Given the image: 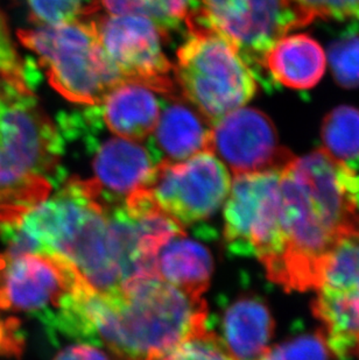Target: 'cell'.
I'll use <instances>...</instances> for the list:
<instances>
[{"mask_svg":"<svg viewBox=\"0 0 359 360\" xmlns=\"http://www.w3.org/2000/svg\"><path fill=\"white\" fill-rule=\"evenodd\" d=\"M76 340L106 347L115 360H149L208 330L207 303L152 274L99 292L89 283L65 300L51 323Z\"/></svg>","mask_w":359,"mask_h":360,"instance_id":"cell-1","label":"cell"},{"mask_svg":"<svg viewBox=\"0 0 359 360\" xmlns=\"http://www.w3.org/2000/svg\"><path fill=\"white\" fill-rule=\"evenodd\" d=\"M31 79L0 74V204L24 214L65 181V139L31 89Z\"/></svg>","mask_w":359,"mask_h":360,"instance_id":"cell-2","label":"cell"},{"mask_svg":"<svg viewBox=\"0 0 359 360\" xmlns=\"http://www.w3.org/2000/svg\"><path fill=\"white\" fill-rule=\"evenodd\" d=\"M187 38L177 53L174 77L183 97L211 125L241 109L258 91L251 65L214 28L186 20Z\"/></svg>","mask_w":359,"mask_h":360,"instance_id":"cell-3","label":"cell"},{"mask_svg":"<svg viewBox=\"0 0 359 360\" xmlns=\"http://www.w3.org/2000/svg\"><path fill=\"white\" fill-rule=\"evenodd\" d=\"M18 39L37 54L51 86L70 102L99 105L124 83L103 51L94 19L21 30Z\"/></svg>","mask_w":359,"mask_h":360,"instance_id":"cell-4","label":"cell"},{"mask_svg":"<svg viewBox=\"0 0 359 360\" xmlns=\"http://www.w3.org/2000/svg\"><path fill=\"white\" fill-rule=\"evenodd\" d=\"M280 172L237 174L224 205V238L234 255L256 257L263 266L282 253Z\"/></svg>","mask_w":359,"mask_h":360,"instance_id":"cell-5","label":"cell"},{"mask_svg":"<svg viewBox=\"0 0 359 360\" xmlns=\"http://www.w3.org/2000/svg\"><path fill=\"white\" fill-rule=\"evenodd\" d=\"M229 169L210 150L180 162L156 163L140 186L156 207L186 229L206 221L227 200Z\"/></svg>","mask_w":359,"mask_h":360,"instance_id":"cell-6","label":"cell"},{"mask_svg":"<svg viewBox=\"0 0 359 360\" xmlns=\"http://www.w3.org/2000/svg\"><path fill=\"white\" fill-rule=\"evenodd\" d=\"M99 42L122 82L138 83L160 95L181 94L174 65L163 51L166 32L141 15H101L94 19Z\"/></svg>","mask_w":359,"mask_h":360,"instance_id":"cell-7","label":"cell"},{"mask_svg":"<svg viewBox=\"0 0 359 360\" xmlns=\"http://www.w3.org/2000/svg\"><path fill=\"white\" fill-rule=\"evenodd\" d=\"M186 19L214 28L248 65H260L275 41L305 21L287 0H193Z\"/></svg>","mask_w":359,"mask_h":360,"instance_id":"cell-8","label":"cell"},{"mask_svg":"<svg viewBox=\"0 0 359 360\" xmlns=\"http://www.w3.org/2000/svg\"><path fill=\"white\" fill-rule=\"evenodd\" d=\"M88 283L58 255L7 250L0 255V309L44 315L49 324L65 300Z\"/></svg>","mask_w":359,"mask_h":360,"instance_id":"cell-9","label":"cell"},{"mask_svg":"<svg viewBox=\"0 0 359 360\" xmlns=\"http://www.w3.org/2000/svg\"><path fill=\"white\" fill-rule=\"evenodd\" d=\"M102 126L97 106H90L82 112L65 115L58 120V131L63 139L83 140L92 153L94 180L106 194L125 200L131 193L143 186L156 162L149 147L141 141L120 136L97 140Z\"/></svg>","mask_w":359,"mask_h":360,"instance_id":"cell-10","label":"cell"},{"mask_svg":"<svg viewBox=\"0 0 359 360\" xmlns=\"http://www.w3.org/2000/svg\"><path fill=\"white\" fill-rule=\"evenodd\" d=\"M210 152L234 175L282 170L294 157L279 143L272 120L245 106L213 124Z\"/></svg>","mask_w":359,"mask_h":360,"instance_id":"cell-11","label":"cell"},{"mask_svg":"<svg viewBox=\"0 0 359 360\" xmlns=\"http://www.w3.org/2000/svg\"><path fill=\"white\" fill-rule=\"evenodd\" d=\"M163 97L159 120L147 138L156 162H180L210 150L211 122L182 94Z\"/></svg>","mask_w":359,"mask_h":360,"instance_id":"cell-12","label":"cell"},{"mask_svg":"<svg viewBox=\"0 0 359 360\" xmlns=\"http://www.w3.org/2000/svg\"><path fill=\"white\" fill-rule=\"evenodd\" d=\"M99 117L113 136L143 141L156 127L161 111V99L152 89L124 82L112 89L99 104Z\"/></svg>","mask_w":359,"mask_h":360,"instance_id":"cell-13","label":"cell"},{"mask_svg":"<svg viewBox=\"0 0 359 360\" xmlns=\"http://www.w3.org/2000/svg\"><path fill=\"white\" fill-rule=\"evenodd\" d=\"M275 321L258 296H241L227 307L222 320V340L234 360H260L270 347Z\"/></svg>","mask_w":359,"mask_h":360,"instance_id":"cell-14","label":"cell"},{"mask_svg":"<svg viewBox=\"0 0 359 360\" xmlns=\"http://www.w3.org/2000/svg\"><path fill=\"white\" fill-rule=\"evenodd\" d=\"M260 65L279 84L293 90L314 88L325 75L322 46L307 34H286L272 44Z\"/></svg>","mask_w":359,"mask_h":360,"instance_id":"cell-15","label":"cell"},{"mask_svg":"<svg viewBox=\"0 0 359 360\" xmlns=\"http://www.w3.org/2000/svg\"><path fill=\"white\" fill-rule=\"evenodd\" d=\"M213 255L204 245L174 236L156 252L153 274L194 299H201L210 285Z\"/></svg>","mask_w":359,"mask_h":360,"instance_id":"cell-16","label":"cell"},{"mask_svg":"<svg viewBox=\"0 0 359 360\" xmlns=\"http://www.w3.org/2000/svg\"><path fill=\"white\" fill-rule=\"evenodd\" d=\"M313 313L322 323L323 333L335 357L359 360V295L317 290Z\"/></svg>","mask_w":359,"mask_h":360,"instance_id":"cell-17","label":"cell"},{"mask_svg":"<svg viewBox=\"0 0 359 360\" xmlns=\"http://www.w3.org/2000/svg\"><path fill=\"white\" fill-rule=\"evenodd\" d=\"M320 289L359 295V232L339 239L327 253Z\"/></svg>","mask_w":359,"mask_h":360,"instance_id":"cell-18","label":"cell"},{"mask_svg":"<svg viewBox=\"0 0 359 360\" xmlns=\"http://www.w3.org/2000/svg\"><path fill=\"white\" fill-rule=\"evenodd\" d=\"M325 150L343 162L359 161V109L343 105L327 115L321 129Z\"/></svg>","mask_w":359,"mask_h":360,"instance_id":"cell-19","label":"cell"},{"mask_svg":"<svg viewBox=\"0 0 359 360\" xmlns=\"http://www.w3.org/2000/svg\"><path fill=\"white\" fill-rule=\"evenodd\" d=\"M35 26L89 19L102 8L101 0H27Z\"/></svg>","mask_w":359,"mask_h":360,"instance_id":"cell-20","label":"cell"},{"mask_svg":"<svg viewBox=\"0 0 359 360\" xmlns=\"http://www.w3.org/2000/svg\"><path fill=\"white\" fill-rule=\"evenodd\" d=\"M149 360H234L217 333L209 329L189 337Z\"/></svg>","mask_w":359,"mask_h":360,"instance_id":"cell-21","label":"cell"},{"mask_svg":"<svg viewBox=\"0 0 359 360\" xmlns=\"http://www.w3.org/2000/svg\"><path fill=\"white\" fill-rule=\"evenodd\" d=\"M332 352L322 330L270 347L260 360H332Z\"/></svg>","mask_w":359,"mask_h":360,"instance_id":"cell-22","label":"cell"},{"mask_svg":"<svg viewBox=\"0 0 359 360\" xmlns=\"http://www.w3.org/2000/svg\"><path fill=\"white\" fill-rule=\"evenodd\" d=\"M329 65L343 88H359V34L346 35L329 48Z\"/></svg>","mask_w":359,"mask_h":360,"instance_id":"cell-23","label":"cell"},{"mask_svg":"<svg viewBox=\"0 0 359 360\" xmlns=\"http://www.w3.org/2000/svg\"><path fill=\"white\" fill-rule=\"evenodd\" d=\"M306 25L317 18L349 19L359 17V0H287Z\"/></svg>","mask_w":359,"mask_h":360,"instance_id":"cell-24","label":"cell"},{"mask_svg":"<svg viewBox=\"0 0 359 360\" xmlns=\"http://www.w3.org/2000/svg\"><path fill=\"white\" fill-rule=\"evenodd\" d=\"M27 67L18 54L4 14L0 12V74L30 79Z\"/></svg>","mask_w":359,"mask_h":360,"instance_id":"cell-25","label":"cell"},{"mask_svg":"<svg viewBox=\"0 0 359 360\" xmlns=\"http://www.w3.org/2000/svg\"><path fill=\"white\" fill-rule=\"evenodd\" d=\"M54 360H115L95 344H76L60 351Z\"/></svg>","mask_w":359,"mask_h":360,"instance_id":"cell-26","label":"cell"},{"mask_svg":"<svg viewBox=\"0 0 359 360\" xmlns=\"http://www.w3.org/2000/svg\"><path fill=\"white\" fill-rule=\"evenodd\" d=\"M23 214L18 211L12 210L10 207H5L3 204H0V233L8 228L11 225H13Z\"/></svg>","mask_w":359,"mask_h":360,"instance_id":"cell-27","label":"cell"},{"mask_svg":"<svg viewBox=\"0 0 359 360\" xmlns=\"http://www.w3.org/2000/svg\"><path fill=\"white\" fill-rule=\"evenodd\" d=\"M179 1H181V3L186 4L187 6L189 7L190 10V1L191 0H179Z\"/></svg>","mask_w":359,"mask_h":360,"instance_id":"cell-28","label":"cell"}]
</instances>
